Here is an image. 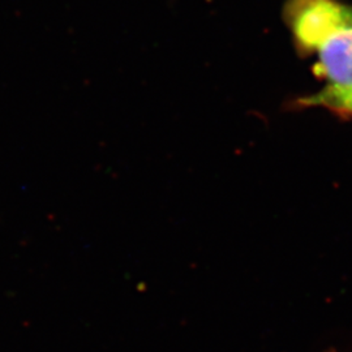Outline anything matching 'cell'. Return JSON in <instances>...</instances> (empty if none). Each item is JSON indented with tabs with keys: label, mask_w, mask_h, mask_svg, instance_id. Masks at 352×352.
Listing matches in <instances>:
<instances>
[{
	"label": "cell",
	"mask_w": 352,
	"mask_h": 352,
	"mask_svg": "<svg viewBox=\"0 0 352 352\" xmlns=\"http://www.w3.org/2000/svg\"><path fill=\"white\" fill-rule=\"evenodd\" d=\"M299 107H321L343 119H352V89L325 87L315 94L296 101Z\"/></svg>",
	"instance_id": "7a4b0ae2"
},
{
	"label": "cell",
	"mask_w": 352,
	"mask_h": 352,
	"mask_svg": "<svg viewBox=\"0 0 352 352\" xmlns=\"http://www.w3.org/2000/svg\"><path fill=\"white\" fill-rule=\"evenodd\" d=\"M283 21L302 58L315 56L327 87L352 89V6L340 0H287Z\"/></svg>",
	"instance_id": "6da1fadb"
}]
</instances>
